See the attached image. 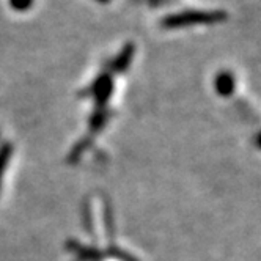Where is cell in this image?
<instances>
[{"instance_id": "6da1fadb", "label": "cell", "mask_w": 261, "mask_h": 261, "mask_svg": "<svg viewBox=\"0 0 261 261\" xmlns=\"http://www.w3.org/2000/svg\"><path fill=\"white\" fill-rule=\"evenodd\" d=\"M228 19V13L223 10H189L182 13H175L164 17L162 25L167 29H178V27H188L197 24H219L225 22Z\"/></svg>"}, {"instance_id": "8992f818", "label": "cell", "mask_w": 261, "mask_h": 261, "mask_svg": "<svg viewBox=\"0 0 261 261\" xmlns=\"http://www.w3.org/2000/svg\"><path fill=\"white\" fill-rule=\"evenodd\" d=\"M98 2H104L106 4V2H109V0H98Z\"/></svg>"}, {"instance_id": "7a4b0ae2", "label": "cell", "mask_w": 261, "mask_h": 261, "mask_svg": "<svg viewBox=\"0 0 261 261\" xmlns=\"http://www.w3.org/2000/svg\"><path fill=\"white\" fill-rule=\"evenodd\" d=\"M234 87H236V81H234V76L230 71H220L214 79L216 93L223 98L231 96L233 91H234Z\"/></svg>"}, {"instance_id": "3957f363", "label": "cell", "mask_w": 261, "mask_h": 261, "mask_svg": "<svg viewBox=\"0 0 261 261\" xmlns=\"http://www.w3.org/2000/svg\"><path fill=\"white\" fill-rule=\"evenodd\" d=\"M134 52H136V47L134 44H126L123 47V50L117 55V59L112 62V69L117 71V72H123L129 68L130 62L134 59Z\"/></svg>"}, {"instance_id": "277c9868", "label": "cell", "mask_w": 261, "mask_h": 261, "mask_svg": "<svg viewBox=\"0 0 261 261\" xmlns=\"http://www.w3.org/2000/svg\"><path fill=\"white\" fill-rule=\"evenodd\" d=\"M32 4V0H11V5L16 10H25Z\"/></svg>"}, {"instance_id": "5b68a950", "label": "cell", "mask_w": 261, "mask_h": 261, "mask_svg": "<svg viewBox=\"0 0 261 261\" xmlns=\"http://www.w3.org/2000/svg\"><path fill=\"white\" fill-rule=\"evenodd\" d=\"M256 145H258V146L261 148V134H259V136L256 137Z\"/></svg>"}]
</instances>
